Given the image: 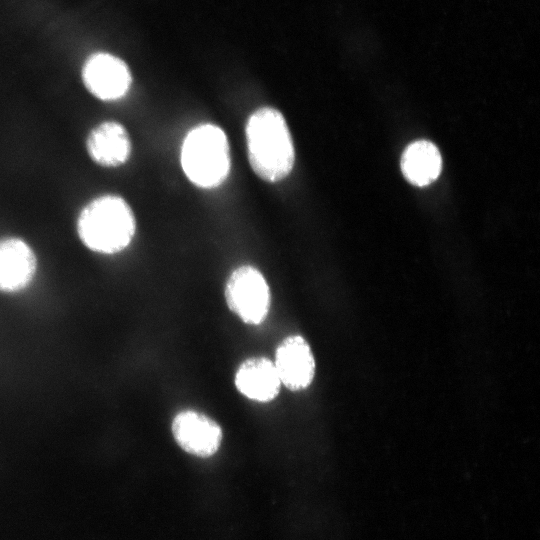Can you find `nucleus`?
I'll return each mask as SVG.
<instances>
[{"label":"nucleus","mask_w":540,"mask_h":540,"mask_svg":"<svg viewBox=\"0 0 540 540\" xmlns=\"http://www.w3.org/2000/svg\"><path fill=\"white\" fill-rule=\"evenodd\" d=\"M76 234L82 245L98 255L124 251L136 233V218L129 203L113 193L99 194L79 210Z\"/></svg>","instance_id":"obj_1"},{"label":"nucleus","mask_w":540,"mask_h":540,"mask_svg":"<svg viewBox=\"0 0 540 540\" xmlns=\"http://www.w3.org/2000/svg\"><path fill=\"white\" fill-rule=\"evenodd\" d=\"M245 134L248 160L258 177L275 183L291 173L295 149L289 127L280 111L272 107L257 109L248 118Z\"/></svg>","instance_id":"obj_2"},{"label":"nucleus","mask_w":540,"mask_h":540,"mask_svg":"<svg viewBox=\"0 0 540 540\" xmlns=\"http://www.w3.org/2000/svg\"><path fill=\"white\" fill-rule=\"evenodd\" d=\"M181 165L187 178L197 187L211 189L221 185L231 167L225 132L213 124L194 127L183 141Z\"/></svg>","instance_id":"obj_3"},{"label":"nucleus","mask_w":540,"mask_h":540,"mask_svg":"<svg viewBox=\"0 0 540 540\" xmlns=\"http://www.w3.org/2000/svg\"><path fill=\"white\" fill-rule=\"evenodd\" d=\"M224 296L228 308L246 324L259 325L268 316L270 288L263 274L251 265L240 266L230 274Z\"/></svg>","instance_id":"obj_4"},{"label":"nucleus","mask_w":540,"mask_h":540,"mask_svg":"<svg viewBox=\"0 0 540 540\" xmlns=\"http://www.w3.org/2000/svg\"><path fill=\"white\" fill-rule=\"evenodd\" d=\"M38 257L32 245L16 235L0 237V293L26 291L38 273Z\"/></svg>","instance_id":"obj_5"},{"label":"nucleus","mask_w":540,"mask_h":540,"mask_svg":"<svg viewBox=\"0 0 540 540\" xmlns=\"http://www.w3.org/2000/svg\"><path fill=\"white\" fill-rule=\"evenodd\" d=\"M175 442L186 453L206 458L220 448L223 438L221 426L208 415L196 410L178 412L171 423Z\"/></svg>","instance_id":"obj_6"},{"label":"nucleus","mask_w":540,"mask_h":540,"mask_svg":"<svg viewBox=\"0 0 540 540\" xmlns=\"http://www.w3.org/2000/svg\"><path fill=\"white\" fill-rule=\"evenodd\" d=\"M82 78L87 90L102 101L121 99L132 82L127 65L107 53L92 55L84 64Z\"/></svg>","instance_id":"obj_7"},{"label":"nucleus","mask_w":540,"mask_h":540,"mask_svg":"<svg viewBox=\"0 0 540 540\" xmlns=\"http://www.w3.org/2000/svg\"><path fill=\"white\" fill-rule=\"evenodd\" d=\"M280 379L290 391L306 389L315 375V360L309 343L301 335H289L276 348L273 362Z\"/></svg>","instance_id":"obj_8"},{"label":"nucleus","mask_w":540,"mask_h":540,"mask_svg":"<svg viewBox=\"0 0 540 540\" xmlns=\"http://www.w3.org/2000/svg\"><path fill=\"white\" fill-rule=\"evenodd\" d=\"M90 160L102 168H118L131 157L132 141L120 122L106 120L93 126L85 138Z\"/></svg>","instance_id":"obj_9"},{"label":"nucleus","mask_w":540,"mask_h":540,"mask_svg":"<svg viewBox=\"0 0 540 540\" xmlns=\"http://www.w3.org/2000/svg\"><path fill=\"white\" fill-rule=\"evenodd\" d=\"M234 382L243 396L260 403L275 399L281 387L274 363L263 356L244 360L236 370Z\"/></svg>","instance_id":"obj_10"},{"label":"nucleus","mask_w":540,"mask_h":540,"mask_svg":"<svg viewBox=\"0 0 540 540\" xmlns=\"http://www.w3.org/2000/svg\"><path fill=\"white\" fill-rule=\"evenodd\" d=\"M441 167L442 159L439 150L426 140L411 143L401 158L404 176L416 186H426L436 180Z\"/></svg>","instance_id":"obj_11"}]
</instances>
